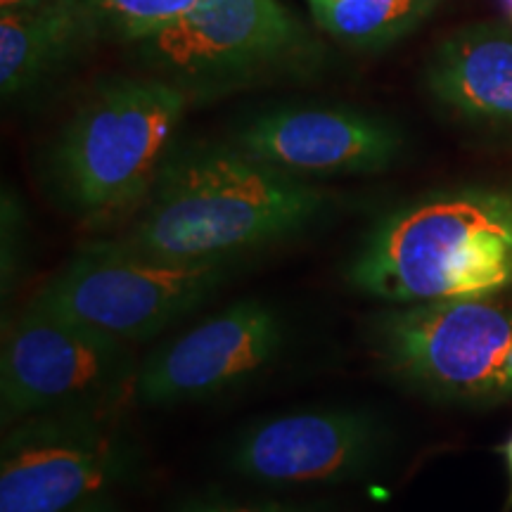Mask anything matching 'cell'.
<instances>
[{"instance_id":"obj_1","label":"cell","mask_w":512,"mask_h":512,"mask_svg":"<svg viewBox=\"0 0 512 512\" xmlns=\"http://www.w3.org/2000/svg\"><path fill=\"white\" fill-rule=\"evenodd\" d=\"M330 192L273 169L240 147L171 150L119 245L174 261L230 259L294 238L323 219Z\"/></svg>"},{"instance_id":"obj_2","label":"cell","mask_w":512,"mask_h":512,"mask_svg":"<svg viewBox=\"0 0 512 512\" xmlns=\"http://www.w3.org/2000/svg\"><path fill=\"white\" fill-rule=\"evenodd\" d=\"M382 304L512 302V181L422 195L380 216L342 268Z\"/></svg>"},{"instance_id":"obj_3","label":"cell","mask_w":512,"mask_h":512,"mask_svg":"<svg viewBox=\"0 0 512 512\" xmlns=\"http://www.w3.org/2000/svg\"><path fill=\"white\" fill-rule=\"evenodd\" d=\"M190 93L162 76L112 79L83 98L48 152V183L88 228L136 214L171 155Z\"/></svg>"},{"instance_id":"obj_4","label":"cell","mask_w":512,"mask_h":512,"mask_svg":"<svg viewBox=\"0 0 512 512\" xmlns=\"http://www.w3.org/2000/svg\"><path fill=\"white\" fill-rule=\"evenodd\" d=\"M375 368L437 401L512 399V306L494 299L387 304L363 323Z\"/></svg>"},{"instance_id":"obj_5","label":"cell","mask_w":512,"mask_h":512,"mask_svg":"<svg viewBox=\"0 0 512 512\" xmlns=\"http://www.w3.org/2000/svg\"><path fill=\"white\" fill-rule=\"evenodd\" d=\"M230 268V259H159L112 238L93 240L76 249L31 304L121 342H143L200 309Z\"/></svg>"},{"instance_id":"obj_6","label":"cell","mask_w":512,"mask_h":512,"mask_svg":"<svg viewBox=\"0 0 512 512\" xmlns=\"http://www.w3.org/2000/svg\"><path fill=\"white\" fill-rule=\"evenodd\" d=\"M138 460L107 408L31 415L3 437L0 512H72L124 484Z\"/></svg>"},{"instance_id":"obj_7","label":"cell","mask_w":512,"mask_h":512,"mask_svg":"<svg viewBox=\"0 0 512 512\" xmlns=\"http://www.w3.org/2000/svg\"><path fill=\"white\" fill-rule=\"evenodd\" d=\"M126 342L27 304L5 323L0 349V418L10 427L38 413L110 408L133 389Z\"/></svg>"},{"instance_id":"obj_8","label":"cell","mask_w":512,"mask_h":512,"mask_svg":"<svg viewBox=\"0 0 512 512\" xmlns=\"http://www.w3.org/2000/svg\"><path fill=\"white\" fill-rule=\"evenodd\" d=\"M304 41L302 24L278 0H202L190 15L143 38V57L192 95L292 62Z\"/></svg>"},{"instance_id":"obj_9","label":"cell","mask_w":512,"mask_h":512,"mask_svg":"<svg viewBox=\"0 0 512 512\" xmlns=\"http://www.w3.org/2000/svg\"><path fill=\"white\" fill-rule=\"evenodd\" d=\"M387 448V422L370 408H311L245 427L230 444L228 465L268 486L342 484L370 475Z\"/></svg>"},{"instance_id":"obj_10","label":"cell","mask_w":512,"mask_h":512,"mask_svg":"<svg viewBox=\"0 0 512 512\" xmlns=\"http://www.w3.org/2000/svg\"><path fill=\"white\" fill-rule=\"evenodd\" d=\"M285 344L283 313L261 299H242L152 351L131 394L150 408L209 399L266 370Z\"/></svg>"},{"instance_id":"obj_11","label":"cell","mask_w":512,"mask_h":512,"mask_svg":"<svg viewBox=\"0 0 512 512\" xmlns=\"http://www.w3.org/2000/svg\"><path fill=\"white\" fill-rule=\"evenodd\" d=\"M233 145L304 181L373 176L401 157L403 131L392 119L358 107L280 105L242 121Z\"/></svg>"},{"instance_id":"obj_12","label":"cell","mask_w":512,"mask_h":512,"mask_svg":"<svg viewBox=\"0 0 512 512\" xmlns=\"http://www.w3.org/2000/svg\"><path fill=\"white\" fill-rule=\"evenodd\" d=\"M427 91L444 110L479 126H512V27L475 24L434 50Z\"/></svg>"},{"instance_id":"obj_13","label":"cell","mask_w":512,"mask_h":512,"mask_svg":"<svg viewBox=\"0 0 512 512\" xmlns=\"http://www.w3.org/2000/svg\"><path fill=\"white\" fill-rule=\"evenodd\" d=\"M93 0H36L0 12V93L27 100L48 86L95 34Z\"/></svg>"},{"instance_id":"obj_14","label":"cell","mask_w":512,"mask_h":512,"mask_svg":"<svg viewBox=\"0 0 512 512\" xmlns=\"http://www.w3.org/2000/svg\"><path fill=\"white\" fill-rule=\"evenodd\" d=\"M439 0H332L316 5L318 27L356 48L392 46L411 34Z\"/></svg>"},{"instance_id":"obj_15","label":"cell","mask_w":512,"mask_h":512,"mask_svg":"<svg viewBox=\"0 0 512 512\" xmlns=\"http://www.w3.org/2000/svg\"><path fill=\"white\" fill-rule=\"evenodd\" d=\"M100 17L126 38L143 41L190 15L202 0H93Z\"/></svg>"},{"instance_id":"obj_16","label":"cell","mask_w":512,"mask_h":512,"mask_svg":"<svg viewBox=\"0 0 512 512\" xmlns=\"http://www.w3.org/2000/svg\"><path fill=\"white\" fill-rule=\"evenodd\" d=\"M29 252V219L17 192L3 190L0 209V290L3 299L17 290Z\"/></svg>"},{"instance_id":"obj_17","label":"cell","mask_w":512,"mask_h":512,"mask_svg":"<svg viewBox=\"0 0 512 512\" xmlns=\"http://www.w3.org/2000/svg\"><path fill=\"white\" fill-rule=\"evenodd\" d=\"M181 512H316L302 505L275 503V501H233V498H200L185 505Z\"/></svg>"},{"instance_id":"obj_18","label":"cell","mask_w":512,"mask_h":512,"mask_svg":"<svg viewBox=\"0 0 512 512\" xmlns=\"http://www.w3.org/2000/svg\"><path fill=\"white\" fill-rule=\"evenodd\" d=\"M72 512H117V508H114L112 501L107 496H98V498H93V501L79 505V508Z\"/></svg>"},{"instance_id":"obj_19","label":"cell","mask_w":512,"mask_h":512,"mask_svg":"<svg viewBox=\"0 0 512 512\" xmlns=\"http://www.w3.org/2000/svg\"><path fill=\"white\" fill-rule=\"evenodd\" d=\"M501 453L505 458V465H508V475H510V494H508V501H505V505H503V512H512V432H510V437L503 441Z\"/></svg>"},{"instance_id":"obj_20","label":"cell","mask_w":512,"mask_h":512,"mask_svg":"<svg viewBox=\"0 0 512 512\" xmlns=\"http://www.w3.org/2000/svg\"><path fill=\"white\" fill-rule=\"evenodd\" d=\"M31 3H36V0H0V12L27 8V5H31Z\"/></svg>"},{"instance_id":"obj_21","label":"cell","mask_w":512,"mask_h":512,"mask_svg":"<svg viewBox=\"0 0 512 512\" xmlns=\"http://www.w3.org/2000/svg\"><path fill=\"white\" fill-rule=\"evenodd\" d=\"M503 5H505V12H508V17L512 22V0H503Z\"/></svg>"},{"instance_id":"obj_22","label":"cell","mask_w":512,"mask_h":512,"mask_svg":"<svg viewBox=\"0 0 512 512\" xmlns=\"http://www.w3.org/2000/svg\"><path fill=\"white\" fill-rule=\"evenodd\" d=\"M311 8H316V5H325V3H332V0H309Z\"/></svg>"}]
</instances>
